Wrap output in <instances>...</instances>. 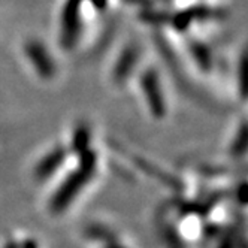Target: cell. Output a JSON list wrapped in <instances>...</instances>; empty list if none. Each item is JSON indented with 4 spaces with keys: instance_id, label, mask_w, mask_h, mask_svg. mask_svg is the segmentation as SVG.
Returning <instances> with one entry per match:
<instances>
[{
    "instance_id": "1",
    "label": "cell",
    "mask_w": 248,
    "mask_h": 248,
    "mask_svg": "<svg viewBox=\"0 0 248 248\" xmlns=\"http://www.w3.org/2000/svg\"><path fill=\"white\" fill-rule=\"evenodd\" d=\"M79 165L77 166V169L69 175V178L66 181H63L62 187L59 188V193H56L54 196V205L57 206H63L67 203V201H70L72 198L77 196V193L92 180V176L96 172L97 168V155L93 150H88L87 153L79 155Z\"/></svg>"
},
{
    "instance_id": "2",
    "label": "cell",
    "mask_w": 248,
    "mask_h": 248,
    "mask_svg": "<svg viewBox=\"0 0 248 248\" xmlns=\"http://www.w3.org/2000/svg\"><path fill=\"white\" fill-rule=\"evenodd\" d=\"M85 0H66L60 14V42L64 49H74L84 27Z\"/></svg>"
},
{
    "instance_id": "8",
    "label": "cell",
    "mask_w": 248,
    "mask_h": 248,
    "mask_svg": "<svg viewBox=\"0 0 248 248\" xmlns=\"http://www.w3.org/2000/svg\"><path fill=\"white\" fill-rule=\"evenodd\" d=\"M191 52H193V59L196 60L201 66L208 67L211 64V56H209V51L205 48V45L202 44H193L191 45Z\"/></svg>"
},
{
    "instance_id": "3",
    "label": "cell",
    "mask_w": 248,
    "mask_h": 248,
    "mask_svg": "<svg viewBox=\"0 0 248 248\" xmlns=\"http://www.w3.org/2000/svg\"><path fill=\"white\" fill-rule=\"evenodd\" d=\"M140 88H142L147 108L155 118H163L168 111V102L163 92V85L157 69L148 67L140 77Z\"/></svg>"
},
{
    "instance_id": "7",
    "label": "cell",
    "mask_w": 248,
    "mask_h": 248,
    "mask_svg": "<svg viewBox=\"0 0 248 248\" xmlns=\"http://www.w3.org/2000/svg\"><path fill=\"white\" fill-rule=\"evenodd\" d=\"M90 142H92L90 129H88V126H85V124H78L72 135V150L78 153V155H81L87 153L88 150H92Z\"/></svg>"
},
{
    "instance_id": "5",
    "label": "cell",
    "mask_w": 248,
    "mask_h": 248,
    "mask_svg": "<svg viewBox=\"0 0 248 248\" xmlns=\"http://www.w3.org/2000/svg\"><path fill=\"white\" fill-rule=\"evenodd\" d=\"M139 62V48L133 44L124 48L112 67V79L115 84L121 85L127 81L135 72V69Z\"/></svg>"
},
{
    "instance_id": "4",
    "label": "cell",
    "mask_w": 248,
    "mask_h": 248,
    "mask_svg": "<svg viewBox=\"0 0 248 248\" xmlns=\"http://www.w3.org/2000/svg\"><path fill=\"white\" fill-rule=\"evenodd\" d=\"M24 54L33 70L44 79H51L57 72L56 60L39 39H29L24 44Z\"/></svg>"
},
{
    "instance_id": "6",
    "label": "cell",
    "mask_w": 248,
    "mask_h": 248,
    "mask_svg": "<svg viewBox=\"0 0 248 248\" xmlns=\"http://www.w3.org/2000/svg\"><path fill=\"white\" fill-rule=\"evenodd\" d=\"M66 150L59 147V148H54L52 151L46 153V155H44L41 158V162L38 163V168H36V173L41 178L44 176H48L51 173H54L64 162L66 158Z\"/></svg>"
}]
</instances>
